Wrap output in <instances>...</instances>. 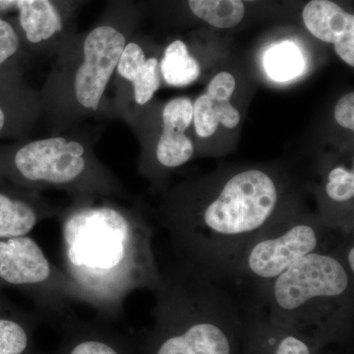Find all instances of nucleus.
Masks as SVG:
<instances>
[{"instance_id": "1", "label": "nucleus", "mask_w": 354, "mask_h": 354, "mask_svg": "<svg viewBox=\"0 0 354 354\" xmlns=\"http://www.w3.org/2000/svg\"><path fill=\"white\" fill-rule=\"evenodd\" d=\"M64 272L82 290L84 304L111 321L130 293L153 291L160 274L153 232L139 213L109 203L79 201L58 215Z\"/></svg>"}, {"instance_id": "14", "label": "nucleus", "mask_w": 354, "mask_h": 354, "mask_svg": "<svg viewBox=\"0 0 354 354\" xmlns=\"http://www.w3.org/2000/svg\"><path fill=\"white\" fill-rule=\"evenodd\" d=\"M41 322L36 312L11 302L0 286V354H38L35 335Z\"/></svg>"}, {"instance_id": "15", "label": "nucleus", "mask_w": 354, "mask_h": 354, "mask_svg": "<svg viewBox=\"0 0 354 354\" xmlns=\"http://www.w3.org/2000/svg\"><path fill=\"white\" fill-rule=\"evenodd\" d=\"M116 69L120 76L133 84L135 101L141 106L150 102L160 88V64L155 57L146 59L139 44L125 46Z\"/></svg>"}, {"instance_id": "13", "label": "nucleus", "mask_w": 354, "mask_h": 354, "mask_svg": "<svg viewBox=\"0 0 354 354\" xmlns=\"http://www.w3.org/2000/svg\"><path fill=\"white\" fill-rule=\"evenodd\" d=\"M60 213L27 195L0 188V239L28 235L39 223Z\"/></svg>"}, {"instance_id": "24", "label": "nucleus", "mask_w": 354, "mask_h": 354, "mask_svg": "<svg viewBox=\"0 0 354 354\" xmlns=\"http://www.w3.org/2000/svg\"><path fill=\"white\" fill-rule=\"evenodd\" d=\"M335 120L346 129L354 130V94L349 93L337 102L335 108Z\"/></svg>"}, {"instance_id": "25", "label": "nucleus", "mask_w": 354, "mask_h": 354, "mask_svg": "<svg viewBox=\"0 0 354 354\" xmlns=\"http://www.w3.org/2000/svg\"><path fill=\"white\" fill-rule=\"evenodd\" d=\"M6 125V115L4 113L3 109L0 106V133L3 131L4 127Z\"/></svg>"}, {"instance_id": "7", "label": "nucleus", "mask_w": 354, "mask_h": 354, "mask_svg": "<svg viewBox=\"0 0 354 354\" xmlns=\"http://www.w3.org/2000/svg\"><path fill=\"white\" fill-rule=\"evenodd\" d=\"M0 171L15 180L31 185L57 188L108 190L92 179V162L85 147L62 137L37 140L20 147L12 155L0 160Z\"/></svg>"}, {"instance_id": "10", "label": "nucleus", "mask_w": 354, "mask_h": 354, "mask_svg": "<svg viewBox=\"0 0 354 354\" xmlns=\"http://www.w3.org/2000/svg\"><path fill=\"white\" fill-rule=\"evenodd\" d=\"M302 19L315 38L333 44L337 55L354 66V16L330 0H311L302 11Z\"/></svg>"}, {"instance_id": "12", "label": "nucleus", "mask_w": 354, "mask_h": 354, "mask_svg": "<svg viewBox=\"0 0 354 354\" xmlns=\"http://www.w3.org/2000/svg\"><path fill=\"white\" fill-rule=\"evenodd\" d=\"M193 120V104L188 97H176L162 111L164 129L156 148L158 165L176 169L185 165L194 153V145L185 134Z\"/></svg>"}, {"instance_id": "4", "label": "nucleus", "mask_w": 354, "mask_h": 354, "mask_svg": "<svg viewBox=\"0 0 354 354\" xmlns=\"http://www.w3.org/2000/svg\"><path fill=\"white\" fill-rule=\"evenodd\" d=\"M342 243L305 256L260 290L255 304L270 322L320 349L348 339L353 326V274L342 259Z\"/></svg>"}, {"instance_id": "18", "label": "nucleus", "mask_w": 354, "mask_h": 354, "mask_svg": "<svg viewBox=\"0 0 354 354\" xmlns=\"http://www.w3.org/2000/svg\"><path fill=\"white\" fill-rule=\"evenodd\" d=\"M188 3L196 17L218 29L241 24L245 15L241 0H188Z\"/></svg>"}, {"instance_id": "27", "label": "nucleus", "mask_w": 354, "mask_h": 354, "mask_svg": "<svg viewBox=\"0 0 354 354\" xmlns=\"http://www.w3.org/2000/svg\"><path fill=\"white\" fill-rule=\"evenodd\" d=\"M241 1H247V2H252V1H256V0H241Z\"/></svg>"}, {"instance_id": "3", "label": "nucleus", "mask_w": 354, "mask_h": 354, "mask_svg": "<svg viewBox=\"0 0 354 354\" xmlns=\"http://www.w3.org/2000/svg\"><path fill=\"white\" fill-rule=\"evenodd\" d=\"M221 283L183 264L160 274L153 325L136 354H242L248 307Z\"/></svg>"}, {"instance_id": "23", "label": "nucleus", "mask_w": 354, "mask_h": 354, "mask_svg": "<svg viewBox=\"0 0 354 354\" xmlns=\"http://www.w3.org/2000/svg\"><path fill=\"white\" fill-rule=\"evenodd\" d=\"M235 79L228 72H221L212 79L207 94L216 101H230L235 90Z\"/></svg>"}, {"instance_id": "6", "label": "nucleus", "mask_w": 354, "mask_h": 354, "mask_svg": "<svg viewBox=\"0 0 354 354\" xmlns=\"http://www.w3.org/2000/svg\"><path fill=\"white\" fill-rule=\"evenodd\" d=\"M0 286L13 288L34 302L41 320L70 315V304L82 302V290L28 235L0 239Z\"/></svg>"}, {"instance_id": "19", "label": "nucleus", "mask_w": 354, "mask_h": 354, "mask_svg": "<svg viewBox=\"0 0 354 354\" xmlns=\"http://www.w3.org/2000/svg\"><path fill=\"white\" fill-rule=\"evenodd\" d=\"M266 71L277 81H288L301 74L304 60L295 44L285 41L272 46L264 57Z\"/></svg>"}, {"instance_id": "9", "label": "nucleus", "mask_w": 354, "mask_h": 354, "mask_svg": "<svg viewBox=\"0 0 354 354\" xmlns=\"http://www.w3.org/2000/svg\"><path fill=\"white\" fill-rule=\"evenodd\" d=\"M38 354H136V344L113 329L106 319L84 322L70 314L62 320L57 348Z\"/></svg>"}, {"instance_id": "28", "label": "nucleus", "mask_w": 354, "mask_h": 354, "mask_svg": "<svg viewBox=\"0 0 354 354\" xmlns=\"http://www.w3.org/2000/svg\"><path fill=\"white\" fill-rule=\"evenodd\" d=\"M320 354H327V353H324L323 351H321Z\"/></svg>"}, {"instance_id": "17", "label": "nucleus", "mask_w": 354, "mask_h": 354, "mask_svg": "<svg viewBox=\"0 0 354 354\" xmlns=\"http://www.w3.org/2000/svg\"><path fill=\"white\" fill-rule=\"evenodd\" d=\"M160 71L165 82L172 87H185L194 83L201 74L199 62L188 53L187 46L180 39L167 46L160 64Z\"/></svg>"}, {"instance_id": "21", "label": "nucleus", "mask_w": 354, "mask_h": 354, "mask_svg": "<svg viewBox=\"0 0 354 354\" xmlns=\"http://www.w3.org/2000/svg\"><path fill=\"white\" fill-rule=\"evenodd\" d=\"M208 94L200 95L193 104V120L198 136L209 138L218 129V116L215 104Z\"/></svg>"}, {"instance_id": "26", "label": "nucleus", "mask_w": 354, "mask_h": 354, "mask_svg": "<svg viewBox=\"0 0 354 354\" xmlns=\"http://www.w3.org/2000/svg\"><path fill=\"white\" fill-rule=\"evenodd\" d=\"M14 0H0V4L2 3H9V2H12Z\"/></svg>"}, {"instance_id": "11", "label": "nucleus", "mask_w": 354, "mask_h": 354, "mask_svg": "<svg viewBox=\"0 0 354 354\" xmlns=\"http://www.w3.org/2000/svg\"><path fill=\"white\" fill-rule=\"evenodd\" d=\"M322 351L306 337L270 322L258 305L248 307L242 354H320Z\"/></svg>"}, {"instance_id": "5", "label": "nucleus", "mask_w": 354, "mask_h": 354, "mask_svg": "<svg viewBox=\"0 0 354 354\" xmlns=\"http://www.w3.org/2000/svg\"><path fill=\"white\" fill-rule=\"evenodd\" d=\"M346 237L319 216L283 213L246 246L234 277L251 279L262 290L305 256L334 250Z\"/></svg>"}, {"instance_id": "20", "label": "nucleus", "mask_w": 354, "mask_h": 354, "mask_svg": "<svg viewBox=\"0 0 354 354\" xmlns=\"http://www.w3.org/2000/svg\"><path fill=\"white\" fill-rule=\"evenodd\" d=\"M326 196L333 205H348L353 209L354 172L344 165H337L328 174L325 184Z\"/></svg>"}, {"instance_id": "16", "label": "nucleus", "mask_w": 354, "mask_h": 354, "mask_svg": "<svg viewBox=\"0 0 354 354\" xmlns=\"http://www.w3.org/2000/svg\"><path fill=\"white\" fill-rule=\"evenodd\" d=\"M20 24L28 41L39 44L62 31V20L50 0H17Z\"/></svg>"}, {"instance_id": "8", "label": "nucleus", "mask_w": 354, "mask_h": 354, "mask_svg": "<svg viewBox=\"0 0 354 354\" xmlns=\"http://www.w3.org/2000/svg\"><path fill=\"white\" fill-rule=\"evenodd\" d=\"M127 39L118 30L109 26L95 28L84 43V62L75 76L77 101L85 109L95 111L106 91Z\"/></svg>"}, {"instance_id": "22", "label": "nucleus", "mask_w": 354, "mask_h": 354, "mask_svg": "<svg viewBox=\"0 0 354 354\" xmlns=\"http://www.w3.org/2000/svg\"><path fill=\"white\" fill-rule=\"evenodd\" d=\"M20 39L10 23L0 17V65L19 50Z\"/></svg>"}, {"instance_id": "2", "label": "nucleus", "mask_w": 354, "mask_h": 354, "mask_svg": "<svg viewBox=\"0 0 354 354\" xmlns=\"http://www.w3.org/2000/svg\"><path fill=\"white\" fill-rule=\"evenodd\" d=\"M276 181L247 169L230 177L200 207L167 205L160 221L169 232L181 264L215 281L234 277L242 254L256 235L283 214Z\"/></svg>"}]
</instances>
